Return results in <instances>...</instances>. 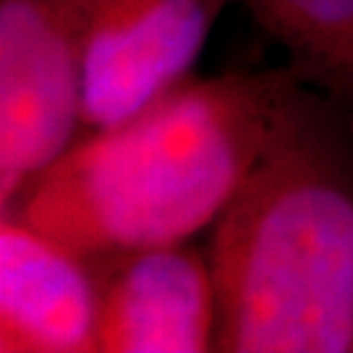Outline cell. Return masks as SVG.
Wrapping results in <instances>:
<instances>
[{
	"label": "cell",
	"instance_id": "cell-4",
	"mask_svg": "<svg viewBox=\"0 0 353 353\" xmlns=\"http://www.w3.org/2000/svg\"><path fill=\"white\" fill-rule=\"evenodd\" d=\"M230 0H81L84 131L115 126L191 79Z\"/></svg>",
	"mask_w": 353,
	"mask_h": 353
},
{
	"label": "cell",
	"instance_id": "cell-7",
	"mask_svg": "<svg viewBox=\"0 0 353 353\" xmlns=\"http://www.w3.org/2000/svg\"><path fill=\"white\" fill-rule=\"evenodd\" d=\"M303 84L353 113V0H243Z\"/></svg>",
	"mask_w": 353,
	"mask_h": 353
},
{
	"label": "cell",
	"instance_id": "cell-6",
	"mask_svg": "<svg viewBox=\"0 0 353 353\" xmlns=\"http://www.w3.org/2000/svg\"><path fill=\"white\" fill-rule=\"evenodd\" d=\"M0 217V351L97 353L94 262L19 214Z\"/></svg>",
	"mask_w": 353,
	"mask_h": 353
},
{
	"label": "cell",
	"instance_id": "cell-3",
	"mask_svg": "<svg viewBox=\"0 0 353 353\" xmlns=\"http://www.w3.org/2000/svg\"><path fill=\"white\" fill-rule=\"evenodd\" d=\"M84 128L81 0H0V212Z\"/></svg>",
	"mask_w": 353,
	"mask_h": 353
},
{
	"label": "cell",
	"instance_id": "cell-1",
	"mask_svg": "<svg viewBox=\"0 0 353 353\" xmlns=\"http://www.w3.org/2000/svg\"><path fill=\"white\" fill-rule=\"evenodd\" d=\"M306 92L290 65L186 79L79 137L6 212L92 262L191 241L233 202Z\"/></svg>",
	"mask_w": 353,
	"mask_h": 353
},
{
	"label": "cell",
	"instance_id": "cell-5",
	"mask_svg": "<svg viewBox=\"0 0 353 353\" xmlns=\"http://www.w3.org/2000/svg\"><path fill=\"white\" fill-rule=\"evenodd\" d=\"M94 267L100 275L97 353L214 351L217 293L207 252L183 241Z\"/></svg>",
	"mask_w": 353,
	"mask_h": 353
},
{
	"label": "cell",
	"instance_id": "cell-2",
	"mask_svg": "<svg viewBox=\"0 0 353 353\" xmlns=\"http://www.w3.org/2000/svg\"><path fill=\"white\" fill-rule=\"evenodd\" d=\"M223 353H353V123L309 87L210 228Z\"/></svg>",
	"mask_w": 353,
	"mask_h": 353
},
{
	"label": "cell",
	"instance_id": "cell-8",
	"mask_svg": "<svg viewBox=\"0 0 353 353\" xmlns=\"http://www.w3.org/2000/svg\"><path fill=\"white\" fill-rule=\"evenodd\" d=\"M351 123H353V113H351Z\"/></svg>",
	"mask_w": 353,
	"mask_h": 353
}]
</instances>
